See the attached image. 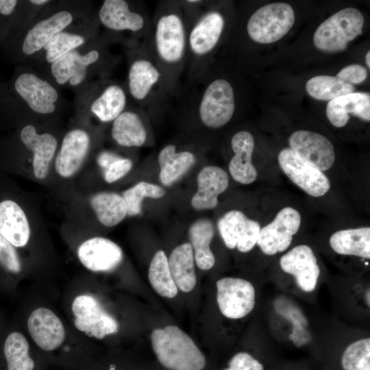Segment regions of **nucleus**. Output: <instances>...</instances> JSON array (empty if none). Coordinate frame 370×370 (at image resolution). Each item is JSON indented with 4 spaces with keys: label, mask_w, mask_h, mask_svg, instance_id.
<instances>
[{
    "label": "nucleus",
    "mask_w": 370,
    "mask_h": 370,
    "mask_svg": "<svg viewBox=\"0 0 370 370\" xmlns=\"http://www.w3.org/2000/svg\"><path fill=\"white\" fill-rule=\"evenodd\" d=\"M0 265L12 273H18L22 271V261L17 249L1 235H0Z\"/></svg>",
    "instance_id": "ea45409f"
},
{
    "label": "nucleus",
    "mask_w": 370,
    "mask_h": 370,
    "mask_svg": "<svg viewBox=\"0 0 370 370\" xmlns=\"http://www.w3.org/2000/svg\"><path fill=\"white\" fill-rule=\"evenodd\" d=\"M106 369L105 370H132L130 369H121L119 368V365L114 363H110L108 367H106Z\"/></svg>",
    "instance_id": "a18cd8bd"
},
{
    "label": "nucleus",
    "mask_w": 370,
    "mask_h": 370,
    "mask_svg": "<svg viewBox=\"0 0 370 370\" xmlns=\"http://www.w3.org/2000/svg\"><path fill=\"white\" fill-rule=\"evenodd\" d=\"M278 162L286 176L308 195L321 197L330 190V182L326 175L291 148L280 151Z\"/></svg>",
    "instance_id": "ddd939ff"
},
{
    "label": "nucleus",
    "mask_w": 370,
    "mask_h": 370,
    "mask_svg": "<svg viewBox=\"0 0 370 370\" xmlns=\"http://www.w3.org/2000/svg\"><path fill=\"white\" fill-rule=\"evenodd\" d=\"M18 1L15 0H0V14L8 16L15 10Z\"/></svg>",
    "instance_id": "37998d69"
},
{
    "label": "nucleus",
    "mask_w": 370,
    "mask_h": 370,
    "mask_svg": "<svg viewBox=\"0 0 370 370\" xmlns=\"http://www.w3.org/2000/svg\"><path fill=\"white\" fill-rule=\"evenodd\" d=\"M3 354L5 370H38L37 360L30 353L29 344L18 332L10 333L6 338Z\"/></svg>",
    "instance_id": "72a5a7b5"
},
{
    "label": "nucleus",
    "mask_w": 370,
    "mask_h": 370,
    "mask_svg": "<svg viewBox=\"0 0 370 370\" xmlns=\"http://www.w3.org/2000/svg\"><path fill=\"white\" fill-rule=\"evenodd\" d=\"M282 269L292 275L298 286L305 292L314 290L320 275V269L312 249L308 245L293 247L280 260Z\"/></svg>",
    "instance_id": "4be33fe9"
},
{
    "label": "nucleus",
    "mask_w": 370,
    "mask_h": 370,
    "mask_svg": "<svg viewBox=\"0 0 370 370\" xmlns=\"http://www.w3.org/2000/svg\"><path fill=\"white\" fill-rule=\"evenodd\" d=\"M349 114L369 121L370 96L367 92H354L328 101L326 115L336 127L345 126L349 119Z\"/></svg>",
    "instance_id": "bb28decb"
},
{
    "label": "nucleus",
    "mask_w": 370,
    "mask_h": 370,
    "mask_svg": "<svg viewBox=\"0 0 370 370\" xmlns=\"http://www.w3.org/2000/svg\"><path fill=\"white\" fill-rule=\"evenodd\" d=\"M224 26L223 16L217 11L208 10L198 14L188 26L187 48L190 56L201 60L212 52Z\"/></svg>",
    "instance_id": "dca6fc26"
},
{
    "label": "nucleus",
    "mask_w": 370,
    "mask_h": 370,
    "mask_svg": "<svg viewBox=\"0 0 370 370\" xmlns=\"http://www.w3.org/2000/svg\"><path fill=\"white\" fill-rule=\"evenodd\" d=\"M103 49L83 46L71 51L50 64V73L56 84L73 88L85 84L91 69L101 63Z\"/></svg>",
    "instance_id": "1a4fd4ad"
},
{
    "label": "nucleus",
    "mask_w": 370,
    "mask_h": 370,
    "mask_svg": "<svg viewBox=\"0 0 370 370\" xmlns=\"http://www.w3.org/2000/svg\"><path fill=\"white\" fill-rule=\"evenodd\" d=\"M341 365L343 370H370V338L349 344L343 354Z\"/></svg>",
    "instance_id": "58836bf2"
},
{
    "label": "nucleus",
    "mask_w": 370,
    "mask_h": 370,
    "mask_svg": "<svg viewBox=\"0 0 370 370\" xmlns=\"http://www.w3.org/2000/svg\"><path fill=\"white\" fill-rule=\"evenodd\" d=\"M148 278L159 295L170 299L177 295L178 288L172 278L164 251L159 250L154 254L149 267Z\"/></svg>",
    "instance_id": "c9c22d12"
},
{
    "label": "nucleus",
    "mask_w": 370,
    "mask_h": 370,
    "mask_svg": "<svg viewBox=\"0 0 370 370\" xmlns=\"http://www.w3.org/2000/svg\"><path fill=\"white\" fill-rule=\"evenodd\" d=\"M93 145L90 130L78 125L62 135L53 162L49 186L64 198L70 184L85 171Z\"/></svg>",
    "instance_id": "20e7f679"
},
{
    "label": "nucleus",
    "mask_w": 370,
    "mask_h": 370,
    "mask_svg": "<svg viewBox=\"0 0 370 370\" xmlns=\"http://www.w3.org/2000/svg\"><path fill=\"white\" fill-rule=\"evenodd\" d=\"M27 330L36 345L46 352L58 349L64 342L65 329L60 318L50 309L40 307L27 319Z\"/></svg>",
    "instance_id": "aec40b11"
},
{
    "label": "nucleus",
    "mask_w": 370,
    "mask_h": 370,
    "mask_svg": "<svg viewBox=\"0 0 370 370\" xmlns=\"http://www.w3.org/2000/svg\"><path fill=\"white\" fill-rule=\"evenodd\" d=\"M76 328L90 337L102 339L119 331V323L91 295L77 296L72 303Z\"/></svg>",
    "instance_id": "9b49d317"
},
{
    "label": "nucleus",
    "mask_w": 370,
    "mask_h": 370,
    "mask_svg": "<svg viewBox=\"0 0 370 370\" xmlns=\"http://www.w3.org/2000/svg\"><path fill=\"white\" fill-rule=\"evenodd\" d=\"M197 190L191 199L195 210H210L218 204V197L229 185L227 173L220 167L208 166L197 175Z\"/></svg>",
    "instance_id": "a878e982"
},
{
    "label": "nucleus",
    "mask_w": 370,
    "mask_h": 370,
    "mask_svg": "<svg viewBox=\"0 0 370 370\" xmlns=\"http://www.w3.org/2000/svg\"><path fill=\"white\" fill-rule=\"evenodd\" d=\"M163 79V74L153 57L143 55L134 58L130 64L127 75L130 95L136 101H144Z\"/></svg>",
    "instance_id": "b1692460"
},
{
    "label": "nucleus",
    "mask_w": 370,
    "mask_h": 370,
    "mask_svg": "<svg viewBox=\"0 0 370 370\" xmlns=\"http://www.w3.org/2000/svg\"><path fill=\"white\" fill-rule=\"evenodd\" d=\"M77 14L73 8L55 9L30 25L21 45L24 55L32 56L43 50L45 45L59 32L72 26Z\"/></svg>",
    "instance_id": "4468645a"
},
{
    "label": "nucleus",
    "mask_w": 370,
    "mask_h": 370,
    "mask_svg": "<svg viewBox=\"0 0 370 370\" xmlns=\"http://www.w3.org/2000/svg\"><path fill=\"white\" fill-rule=\"evenodd\" d=\"M125 89L116 83H108L85 101V118L90 116L101 123H112L125 109Z\"/></svg>",
    "instance_id": "412c9836"
},
{
    "label": "nucleus",
    "mask_w": 370,
    "mask_h": 370,
    "mask_svg": "<svg viewBox=\"0 0 370 370\" xmlns=\"http://www.w3.org/2000/svg\"><path fill=\"white\" fill-rule=\"evenodd\" d=\"M16 92L36 118L51 117L58 109L60 95L51 81L29 70L18 75L14 83Z\"/></svg>",
    "instance_id": "6e6552de"
},
{
    "label": "nucleus",
    "mask_w": 370,
    "mask_h": 370,
    "mask_svg": "<svg viewBox=\"0 0 370 370\" xmlns=\"http://www.w3.org/2000/svg\"><path fill=\"white\" fill-rule=\"evenodd\" d=\"M71 197L87 204L97 221L105 227H114L127 216L125 202L122 195L116 192L97 191L89 195L77 193Z\"/></svg>",
    "instance_id": "393cba45"
},
{
    "label": "nucleus",
    "mask_w": 370,
    "mask_h": 370,
    "mask_svg": "<svg viewBox=\"0 0 370 370\" xmlns=\"http://www.w3.org/2000/svg\"><path fill=\"white\" fill-rule=\"evenodd\" d=\"M32 5H34L35 6H37L38 8L46 5L49 3L51 2V1H47V0H31L29 1Z\"/></svg>",
    "instance_id": "c03bdc74"
},
{
    "label": "nucleus",
    "mask_w": 370,
    "mask_h": 370,
    "mask_svg": "<svg viewBox=\"0 0 370 370\" xmlns=\"http://www.w3.org/2000/svg\"><path fill=\"white\" fill-rule=\"evenodd\" d=\"M295 23V12L286 3L264 5L250 16L247 30L249 37L261 44L275 42L283 38Z\"/></svg>",
    "instance_id": "0eeeda50"
},
{
    "label": "nucleus",
    "mask_w": 370,
    "mask_h": 370,
    "mask_svg": "<svg viewBox=\"0 0 370 370\" xmlns=\"http://www.w3.org/2000/svg\"><path fill=\"white\" fill-rule=\"evenodd\" d=\"M113 140L123 147H138L147 140V130L136 111L125 109L112 123L110 131Z\"/></svg>",
    "instance_id": "c85d7f7f"
},
{
    "label": "nucleus",
    "mask_w": 370,
    "mask_h": 370,
    "mask_svg": "<svg viewBox=\"0 0 370 370\" xmlns=\"http://www.w3.org/2000/svg\"><path fill=\"white\" fill-rule=\"evenodd\" d=\"M366 63L367 64V66L369 68L370 67V62H369V59H370V52L368 51L366 54Z\"/></svg>",
    "instance_id": "49530a36"
},
{
    "label": "nucleus",
    "mask_w": 370,
    "mask_h": 370,
    "mask_svg": "<svg viewBox=\"0 0 370 370\" xmlns=\"http://www.w3.org/2000/svg\"><path fill=\"white\" fill-rule=\"evenodd\" d=\"M98 19L107 29L139 34L147 27V20L125 0H105L98 12Z\"/></svg>",
    "instance_id": "5701e85b"
},
{
    "label": "nucleus",
    "mask_w": 370,
    "mask_h": 370,
    "mask_svg": "<svg viewBox=\"0 0 370 370\" xmlns=\"http://www.w3.org/2000/svg\"><path fill=\"white\" fill-rule=\"evenodd\" d=\"M131 159L119 155L104 169H101L106 182L112 184L125 177L132 169Z\"/></svg>",
    "instance_id": "a19ab883"
},
{
    "label": "nucleus",
    "mask_w": 370,
    "mask_h": 370,
    "mask_svg": "<svg viewBox=\"0 0 370 370\" xmlns=\"http://www.w3.org/2000/svg\"><path fill=\"white\" fill-rule=\"evenodd\" d=\"M300 225L299 212L291 207L284 208L269 224L260 228L256 244L269 256L282 252L290 246Z\"/></svg>",
    "instance_id": "2eb2a0df"
},
{
    "label": "nucleus",
    "mask_w": 370,
    "mask_h": 370,
    "mask_svg": "<svg viewBox=\"0 0 370 370\" xmlns=\"http://www.w3.org/2000/svg\"><path fill=\"white\" fill-rule=\"evenodd\" d=\"M77 256L80 263L93 272H108L115 269L123 259L122 249L109 238L92 236L78 246Z\"/></svg>",
    "instance_id": "f3484780"
},
{
    "label": "nucleus",
    "mask_w": 370,
    "mask_h": 370,
    "mask_svg": "<svg viewBox=\"0 0 370 370\" xmlns=\"http://www.w3.org/2000/svg\"><path fill=\"white\" fill-rule=\"evenodd\" d=\"M170 272L177 288L184 293L193 290L197 277L195 270V258L190 243L177 246L168 259Z\"/></svg>",
    "instance_id": "c756f323"
},
{
    "label": "nucleus",
    "mask_w": 370,
    "mask_h": 370,
    "mask_svg": "<svg viewBox=\"0 0 370 370\" xmlns=\"http://www.w3.org/2000/svg\"><path fill=\"white\" fill-rule=\"evenodd\" d=\"M45 224L38 206L29 195L0 176V235L15 248L26 247Z\"/></svg>",
    "instance_id": "f03ea898"
},
{
    "label": "nucleus",
    "mask_w": 370,
    "mask_h": 370,
    "mask_svg": "<svg viewBox=\"0 0 370 370\" xmlns=\"http://www.w3.org/2000/svg\"><path fill=\"white\" fill-rule=\"evenodd\" d=\"M188 234L197 267L204 271L212 269L215 263L210 247L214 236L212 222L208 219H198L190 225Z\"/></svg>",
    "instance_id": "473e14b6"
},
{
    "label": "nucleus",
    "mask_w": 370,
    "mask_h": 370,
    "mask_svg": "<svg viewBox=\"0 0 370 370\" xmlns=\"http://www.w3.org/2000/svg\"><path fill=\"white\" fill-rule=\"evenodd\" d=\"M220 235L229 249L236 247L243 253L249 251L257 243L260 226L238 210L225 213L217 223Z\"/></svg>",
    "instance_id": "a211bd4d"
},
{
    "label": "nucleus",
    "mask_w": 370,
    "mask_h": 370,
    "mask_svg": "<svg viewBox=\"0 0 370 370\" xmlns=\"http://www.w3.org/2000/svg\"><path fill=\"white\" fill-rule=\"evenodd\" d=\"M216 286L217 304L225 317L238 319L253 310L256 291L250 282L238 278L225 277L219 280Z\"/></svg>",
    "instance_id": "f8f14e48"
},
{
    "label": "nucleus",
    "mask_w": 370,
    "mask_h": 370,
    "mask_svg": "<svg viewBox=\"0 0 370 370\" xmlns=\"http://www.w3.org/2000/svg\"><path fill=\"white\" fill-rule=\"evenodd\" d=\"M160 168V180L164 186H171L180 179L195 164V156L188 151L177 152L176 147L169 144L158 154Z\"/></svg>",
    "instance_id": "7c9ffc66"
},
{
    "label": "nucleus",
    "mask_w": 370,
    "mask_h": 370,
    "mask_svg": "<svg viewBox=\"0 0 370 370\" xmlns=\"http://www.w3.org/2000/svg\"><path fill=\"white\" fill-rule=\"evenodd\" d=\"M363 25V15L358 9L344 8L318 27L314 34V44L325 52L345 50L349 42L362 34Z\"/></svg>",
    "instance_id": "423d86ee"
},
{
    "label": "nucleus",
    "mask_w": 370,
    "mask_h": 370,
    "mask_svg": "<svg viewBox=\"0 0 370 370\" xmlns=\"http://www.w3.org/2000/svg\"><path fill=\"white\" fill-rule=\"evenodd\" d=\"M90 38L88 33L71 26L68 27L54 36L45 45L43 50L46 62L52 64L64 54L86 45Z\"/></svg>",
    "instance_id": "f704fd0d"
},
{
    "label": "nucleus",
    "mask_w": 370,
    "mask_h": 370,
    "mask_svg": "<svg viewBox=\"0 0 370 370\" xmlns=\"http://www.w3.org/2000/svg\"><path fill=\"white\" fill-rule=\"evenodd\" d=\"M306 88L312 97L329 101L352 93L355 90L354 85L345 83L336 76L325 75L310 79L306 83Z\"/></svg>",
    "instance_id": "e433bc0d"
},
{
    "label": "nucleus",
    "mask_w": 370,
    "mask_h": 370,
    "mask_svg": "<svg viewBox=\"0 0 370 370\" xmlns=\"http://www.w3.org/2000/svg\"><path fill=\"white\" fill-rule=\"evenodd\" d=\"M332 249L341 255L370 258V227L342 230L330 238Z\"/></svg>",
    "instance_id": "2f4dec72"
},
{
    "label": "nucleus",
    "mask_w": 370,
    "mask_h": 370,
    "mask_svg": "<svg viewBox=\"0 0 370 370\" xmlns=\"http://www.w3.org/2000/svg\"><path fill=\"white\" fill-rule=\"evenodd\" d=\"M234 156L229 164L230 173L234 180L243 184H249L257 177V171L252 164L254 147L252 134L247 131L235 134L231 140Z\"/></svg>",
    "instance_id": "cd10ccee"
},
{
    "label": "nucleus",
    "mask_w": 370,
    "mask_h": 370,
    "mask_svg": "<svg viewBox=\"0 0 370 370\" xmlns=\"http://www.w3.org/2000/svg\"><path fill=\"white\" fill-rule=\"evenodd\" d=\"M202 123L210 128H219L232 118L235 110L233 88L224 79L213 80L202 91L197 105Z\"/></svg>",
    "instance_id": "9d476101"
},
{
    "label": "nucleus",
    "mask_w": 370,
    "mask_h": 370,
    "mask_svg": "<svg viewBox=\"0 0 370 370\" xmlns=\"http://www.w3.org/2000/svg\"><path fill=\"white\" fill-rule=\"evenodd\" d=\"M291 149L321 171L332 167L335 160L334 148L323 135L307 130H297L289 137Z\"/></svg>",
    "instance_id": "6ab92c4d"
},
{
    "label": "nucleus",
    "mask_w": 370,
    "mask_h": 370,
    "mask_svg": "<svg viewBox=\"0 0 370 370\" xmlns=\"http://www.w3.org/2000/svg\"><path fill=\"white\" fill-rule=\"evenodd\" d=\"M165 195L161 186L141 181L124 190L122 197L127 206V216H136L140 213L142 202L145 197L159 199Z\"/></svg>",
    "instance_id": "4c0bfd02"
},
{
    "label": "nucleus",
    "mask_w": 370,
    "mask_h": 370,
    "mask_svg": "<svg viewBox=\"0 0 370 370\" xmlns=\"http://www.w3.org/2000/svg\"><path fill=\"white\" fill-rule=\"evenodd\" d=\"M188 23L181 9L173 5L161 8L156 15L152 32V55L165 78L185 62Z\"/></svg>",
    "instance_id": "7ed1b4c3"
},
{
    "label": "nucleus",
    "mask_w": 370,
    "mask_h": 370,
    "mask_svg": "<svg viewBox=\"0 0 370 370\" xmlns=\"http://www.w3.org/2000/svg\"><path fill=\"white\" fill-rule=\"evenodd\" d=\"M22 153L0 172L11 173L49 185L53 162L62 136L53 129L29 121L18 134Z\"/></svg>",
    "instance_id": "f257e3e1"
},
{
    "label": "nucleus",
    "mask_w": 370,
    "mask_h": 370,
    "mask_svg": "<svg viewBox=\"0 0 370 370\" xmlns=\"http://www.w3.org/2000/svg\"><path fill=\"white\" fill-rule=\"evenodd\" d=\"M151 343L162 370H206L208 360L193 340L176 325L156 328Z\"/></svg>",
    "instance_id": "39448f33"
},
{
    "label": "nucleus",
    "mask_w": 370,
    "mask_h": 370,
    "mask_svg": "<svg viewBox=\"0 0 370 370\" xmlns=\"http://www.w3.org/2000/svg\"><path fill=\"white\" fill-rule=\"evenodd\" d=\"M336 77L345 83L358 84L366 79L367 70L360 64H351L342 69Z\"/></svg>",
    "instance_id": "79ce46f5"
}]
</instances>
